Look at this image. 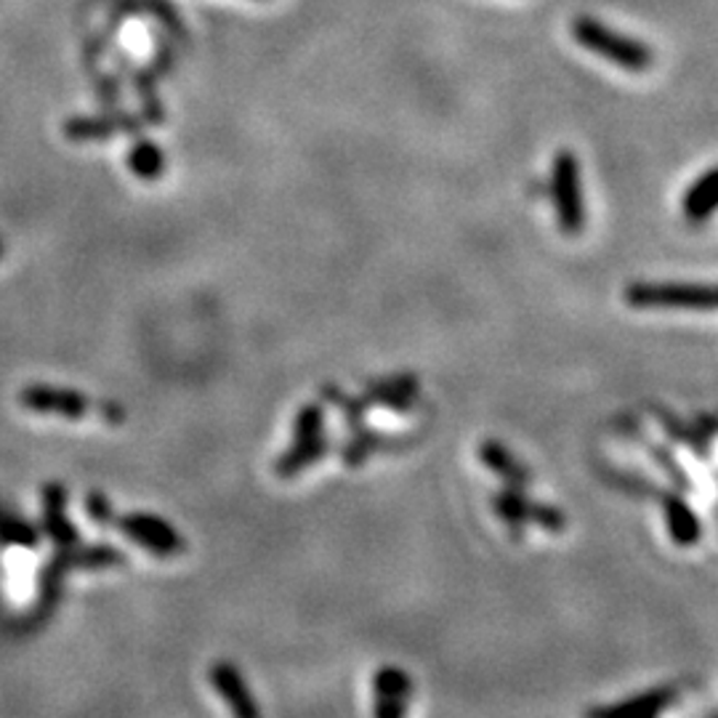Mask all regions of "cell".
<instances>
[{
  "instance_id": "obj_1",
  "label": "cell",
  "mask_w": 718,
  "mask_h": 718,
  "mask_svg": "<svg viewBox=\"0 0 718 718\" xmlns=\"http://www.w3.org/2000/svg\"><path fill=\"white\" fill-rule=\"evenodd\" d=\"M572 37L590 54L612 62L615 67L628 69V73H644L654 65V51L650 46H644L637 37L620 35L618 30L601 24L599 19L577 16L572 22Z\"/></svg>"
},
{
  "instance_id": "obj_2",
  "label": "cell",
  "mask_w": 718,
  "mask_h": 718,
  "mask_svg": "<svg viewBox=\"0 0 718 718\" xmlns=\"http://www.w3.org/2000/svg\"><path fill=\"white\" fill-rule=\"evenodd\" d=\"M626 301L647 309H718V285H689V283H633L628 285Z\"/></svg>"
},
{
  "instance_id": "obj_3",
  "label": "cell",
  "mask_w": 718,
  "mask_h": 718,
  "mask_svg": "<svg viewBox=\"0 0 718 718\" xmlns=\"http://www.w3.org/2000/svg\"><path fill=\"white\" fill-rule=\"evenodd\" d=\"M551 200L559 229L564 234H581L586 227V202H583L581 168H577L575 152L559 150L551 168Z\"/></svg>"
},
{
  "instance_id": "obj_4",
  "label": "cell",
  "mask_w": 718,
  "mask_h": 718,
  "mask_svg": "<svg viewBox=\"0 0 718 718\" xmlns=\"http://www.w3.org/2000/svg\"><path fill=\"white\" fill-rule=\"evenodd\" d=\"M22 405L37 412H59L67 418H82V412L88 410V399L80 391L69 389H54V386H27L22 391Z\"/></svg>"
},
{
  "instance_id": "obj_5",
  "label": "cell",
  "mask_w": 718,
  "mask_h": 718,
  "mask_svg": "<svg viewBox=\"0 0 718 718\" xmlns=\"http://www.w3.org/2000/svg\"><path fill=\"white\" fill-rule=\"evenodd\" d=\"M123 532H129L133 540L144 545V549L155 551V554H176L181 549V540L170 530L163 519L155 517H125L123 522Z\"/></svg>"
},
{
  "instance_id": "obj_6",
  "label": "cell",
  "mask_w": 718,
  "mask_h": 718,
  "mask_svg": "<svg viewBox=\"0 0 718 718\" xmlns=\"http://www.w3.org/2000/svg\"><path fill=\"white\" fill-rule=\"evenodd\" d=\"M211 682L216 689H219V695L229 703L234 718H258L256 703H253V697L247 695V686L243 678H240V673L234 665L216 663L213 673H211Z\"/></svg>"
},
{
  "instance_id": "obj_7",
  "label": "cell",
  "mask_w": 718,
  "mask_h": 718,
  "mask_svg": "<svg viewBox=\"0 0 718 718\" xmlns=\"http://www.w3.org/2000/svg\"><path fill=\"white\" fill-rule=\"evenodd\" d=\"M684 219L692 224H703L718 211V165L705 174L684 192L682 200Z\"/></svg>"
},
{
  "instance_id": "obj_8",
  "label": "cell",
  "mask_w": 718,
  "mask_h": 718,
  "mask_svg": "<svg viewBox=\"0 0 718 718\" xmlns=\"http://www.w3.org/2000/svg\"><path fill=\"white\" fill-rule=\"evenodd\" d=\"M139 118H75L67 120L65 133L73 142H101L114 131H133L139 129Z\"/></svg>"
},
{
  "instance_id": "obj_9",
  "label": "cell",
  "mask_w": 718,
  "mask_h": 718,
  "mask_svg": "<svg viewBox=\"0 0 718 718\" xmlns=\"http://www.w3.org/2000/svg\"><path fill=\"white\" fill-rule=\"evenodd\" d=\"M129 168L139 179L155 181L165 170V152L152 142H139L136 147L129 152Z\"/></svg>"
},
{
  "instance_id": "obj_10",
  "label": "cell",
  "mask_w": 718,
  "mask_h": 718,
  "mask_svg": "<svg viewBox=\"0 0 718 718\" xmlns=\"http://www.w3.org/2000/svg\"><path fill=\"white\" fill-rule=\"evenodd\" d=\"M88 511H91V517L97 519V522H101V519L110 513V504H107L101 495H91V500H88Z\"/></svg>"
},
{
  "instance_id": "obj_11",
  "label": "cell",
  "mask_w": 718,
  "mask_h": 718,
  "mask_svg": "<svg viewBox=\"0 0 718 718\" xmlns=\"http://www.w3.org/2000/svg\"><path fill=\"white\" fill-rule=\"evenodd\" d=\"M3 253H5V245H3V240H0V258H3Z\"/></svg>"
}]
</instances>
